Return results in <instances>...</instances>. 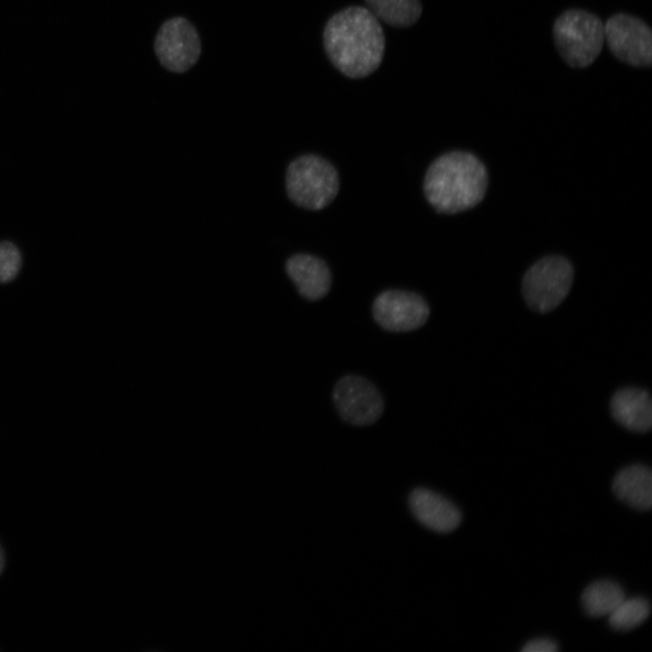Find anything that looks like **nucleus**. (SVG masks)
<instances>
[{
    "instance_id": "5",
    "label": "nucleus",
    "mask_w": 652,
    "mask_h": 652,
    "mask_svg": "<svg viewBox=\"0 0 652 652\" xmlns=\"http://www.w3.org/2000/svg\"><path fill=\"white\" fill-rule=\"evenodd\" d=\"M573 281V268L561 256H546L524 274L523 294L528 306L535 312L555 309L568 295Z\"/></svg>"
},
{
    "instance_id": "13",
    "label": "nucleus",
    "mask_w": 652,
    "mask_h": 652,
    "mask_svg": "<svg viewBox=\"0 0 652 652\" xmlns=\"http://www.w3.org/2000/svg\"><path fill=\"white\" fill-rule=\"evenodd\" d=\"M615 495L628 506L647 511L652 505V474L643 465H632L620 470L612 482Z\"/></svg>"
},
{
    "instance_id": "14",
    "label": "nucleus",
    "mask_w": 652,
    "mask_h": 652,
    "mask_svg": "<svg viewBox=\"0 0 652 652\" xmlns=\"http://www.w3.org/2000/svg\"><path fill=\"white\" fill-rule=\"evenodd\" d=\"M378 19L394 27H408L420 17V0H364Z\"/></svg>"
},
{
    "instance_id": "2",
    "label": "nucleus",
    "mask_w": 652,
    "mask_h": 652,
    "mask_svg": "<svg viewBox=\"0 0 652 652\" xmlns=\"http://www.w3.org/2000/svg\"><path fill=\"white\" fill-rule=\"evenodd\" d=\"M488 183L484 164L475 155L451 151L436 158L426 173L424 193L439 213L456 214L476 206Z\"/></svg>"
},
{
    "instance_id": "18",
    "label": "nucleus",
    "mask_w": 652,
    "mask_h": 652,
    "mask_svg": "<svg viewBox=\"0 0 652 652\" xmlns=\"http://www.w3.org/2000/svg\"><path fill=\"white\" fill-rule=\"evenodd\" d=\"M556 642L550 638H535L527 642L522 648L523 652H555L558 650Z\"/></svg>"
},
{
    "instance_id": "7",
    "label": "nucleus",
    "mask_w": 652,
    "mask_h": 652,
    "mask_svg": "<svg viewBox=\"0 0 652 652\" xmlns=\"http://www.w3.org/2000/svg\"><path fill=\"white\" fill-rule=\"evenodd\" d=\"M332 398L340 417L354 426L375 423L384 409L383 398L376 386L357 375L340 378L334 386Z\"/></svg>"
},
{
    "instance_id": "4",
    "label": "nucleus",
    "mask_w": 652,
    "mask_h": 652,
    "mask_svg": "<svg viewBox=\"0 0 652 652\" xmlns=\"http://www.w3.org/2000/svg\"><path fill=\"white\" fill-rule=\"evenodd\" d=\"M286 191L297 206L320 210L327 206L339 191L335 168L323 158L308 154L295 158L286 171Z\"/></svg>"
},
{
    "instance_id": "19",
    "label": "nucleus",
    "mask_w": 652,
    "mask_h": 652,
    "mask_svg": "<svg viewBox=\"0 0 652 652\" xmlns=\"http://www.w3.org/2000/svg\"><path fill=\"white\" fill-rule=\"evenodd\" d=\"M4 566H5V556H4L3 551L0 547V573L2 572V570L4 569Z\"/></svg>"
},
{
    "instance_id": "15",
    "label": "nucleus",
    "mask_w": 652,
    "mask_h": 652,
    "mask_svg": "<svg viewBox=\"0 0 652 652\" xmlns=\"http://www.w3.org/2000/svg\"><path fill=\"white\" fill-rule=\"evenodd\" d=\"M625 598V592L618 583L598 580L584 590L581 603L587 614L598 618L609 616Z\"/></svg>"
},
{
    "instance_id": "10",
    "label": "nucleus",
    "mask_w": 652,
    "mask_h": 652,
    "mask_svg": "<svg viewBox=\"0 0 652 652\" xmlns=\"http://www.w3.org/2000/svg\"><path fill=\"white\" fill-rule=\"evenodd\" d=\"M414 516L426 527L437 532H450L461 523L458 508L444 496L428 489H415L409 496Z\"/></svg>"
},
{
    "instance_id": "8",
    "label": "nucleus",
    "mask_w": 652,
    "mask_h": 652,
    "mask_svg": "<svg viewBox=\"0 0 652 652\" xmlns=\"http://www.w3.org/2000/svg\"><path fill=\"white\" fill-rule=\"evenodd\" d=\"M154 49L164 68L173 72H184L197 62L201 43L194 25L186 18L177 16L160 26Z\"/></svg>"
},
{
    "instance_id": "6",
    "label": "nucleus",
    "mask_w": 652,
    "mask_h": 652,
    "mask_svg": "<svg viewBox=\"0 0 652 652\" xmlns=\"http://www.w3.org/2000/svg\"><path fill=\"white\" fill-rule=\"evenodd\" d=\"M605 41L620 62L638 68L652 64V32L641 19L628 14H616L604 24Z\"/></svg>"
},
{
    "instance_id": "16",
    "label": "nucleus",
    "mask_w": 652,
    "mask_h": 652,
    "mask_svg": "<svg viewBox=\"0 0 652 652\" xmlns=\"http://www.w3.org/2000/svg\"><path fill=\"white\" fill-rule=\"evenodd\" d=\"M649 613V603L644 598H625L609 615V624L616 630H630L643 623Z\"/></svg>"
},
{
    "instance_id": "3",
    "label": "nucleus",
    "mask_w": 652,
    "mask_h": 652,
    "mask_svg": "<svg viewBox=\"0 0 652 652\" xmlns=\"http://www.w3.org/2000/svg\"><path fill=\"white\" fill-rule=\"evenodd\" d=\"M553 40L562 60L572 68H586L595 62L605 42L604 24L599 16L571 8L554 22Z\"/></svg>"
},
{
    "instance_id": "9",
    "label": "nucleus",
    "mask_w": 652,
    "mask_h": 652,
    "mask_svg": "<svg viewBox=\"0 0 652 652\" xmlns=\"http://www.w3.org/2000/svg\"><path fill=\"white\" fill-rule=\"evenodd\" d=\"M430 309L419 294L388 290L379 293L372 304V315L384 330L403 332L417 330L427 321Z\"/></svg>"
},
{
    "instance_id": "12",
    "label": "nucleus",
    "mask_w": 652,
    "mask_h": 652,
    "mask_svg": "<svg viewBox=\"0 0 652 652\" xmlns=\"http://www.w3.org/2000/svg\"><path fill=\"white\" fill-rule=\"evenodd\" d=\"M610 411L614 419L628 430L647 432L652 426V403L643 389L626 388L611 398Z\"/></svg>"
},
{
    "instance_id": "1",
    "label": "nucleus",
    "mask_w": 652,
    "mask_h": 652,
    "mask_svg": "<svg viewBox=\"0 0 652 652\" xmlns=\"http://www.w3.org/2000/svg\"><path fill=\"white\" fill-rule=\"evenodd\" d=\"M325 53L347 77L363 78L380 65L385 51L384 32L366 7L350 6L333 14L323 31Z\"/></svg>"
},
{
    "instance_id": "17",
    "label": "nucleus",
    "mask_w": 652,
    "mask_h": 652,
    "mask_svg": "<svg viewBox=\"0 0 652 652\" xmlns=\"http://www.w3.org/2000/svg\"><path fill=\"white\" fill-rule=\"evenodd\" d=\"M22 265V256L12 243L0 242V283H8L15 278Z\"/></svg>"
},
{
    "instance_id": "11",
    "label": "nucleus",
    "mask_w": 652,
    "mask_h": 652,
    "mask_svg": "<svg viewBox=\"0 0 652 652\" xmlns=\"http://www.w3.org/2000/svg\"><path fill=\"white\" fill-rule=\"evenodd\" d=\"M285 270L300 294L305 299L320 300L331 289V271L326 263L317 256L307 254H294L287 260Z\"/></svg>"
}]
</instances>
